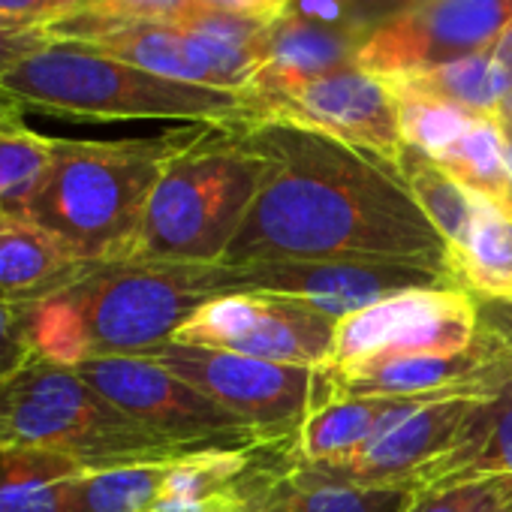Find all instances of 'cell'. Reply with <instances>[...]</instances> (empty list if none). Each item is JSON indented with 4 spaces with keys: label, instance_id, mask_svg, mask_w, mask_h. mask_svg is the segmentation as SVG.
I'll return each mask as SVG.
<instances>
[{
    "label": "cell",
    "instance_id": "obj_3",
    "mask_svg": "<svg viewBox=\"0 0 512 512\" xmlns=\"http://www.w3.org/2000/svg\"><path fill=\"white\" fill-rule=\"evenodd\" d=\"M205 130L208 124H181L142 139H55L25 220L61 238L82 263L127 260L166 163Z\"/></svg>",
    "mask_w": 512,
    "mask_h": 512
},
{
    "label": "cell",
    "instance_id": "obj_27",
    "mask_svg": "<svg viewBox=\"0 0 512 512\" xmlns=\"http://www.w3.org/2000/svg\"><path fill=\"white\" fill-rule=\"evenodd\" d=\"M193 13V0H91L49 22V37L55 43H88L103 34L148 25V22H178Z\"/></svg>",
    "mask_w": 512,
    "mask_h": 512
},
{
    "label": "cell",
    "instance_id": "obj_14",
    "mask_svg": "<svg viewBox=\"0 0 512 512\" xmlns=\"http://www.w3.org/2000/svg\"><path fill=\"white\" fill-rule=\"evenodd\" d=\"M512 25V0H434L377 28L356 64L380 79H404L491 49Z\"/></svg>",
    "mask_w": 512,
    "mask_h": 512
},
{
    "label": "cell",
    "instance_id": "obj_7",
    "mask_svg": "<svg viewBox=\"0 0 512 512\" xmlns=\"http://www.w3.org/2000/svg\"><path fill=\"white\" fill-rule=\"evenodd\" d=\"M148 359L160 362L223 410L247 422L269 446L293 449L314 407L335 395L326 368L263 362L226 350L163 344Z\"/></svg>",
    "mask_w": 512,
    "mask_h": 512
},
{
    "label": "cell",
    "instance_id": "obj_4",
    "mask_svg": "<svg viewBox=\"0 0 512 512\" xmlns=\"http://www.w3.org/2000/svg\"><path fill=\"white\" fill-rule=\"evenodd\" d=\"M269 172L241 127H208L166 163L127 260L220 266Z\"/></svg>",
    "mask_w": 512,
    "mask_h": 512
},
{
    "label": "cell",
    "instance_id": "obj_34",
    "mask_svg": "<svg viewBox=\"0 0 512 512\" xmlns=\"http://www.w3.org/2000/svg\"><path fill=\"white\" fill-rule=\"evenodd\" d=\"M290 4L293 0H193V10L226 13L256 22H278L281 16H287Z\"/></svg>",
    "mask_w": 512,
    "mask_h": 512
},
{
    "label": "cell",
    "instance_id": "obj_40",
    "mask_svg": "<svg viewBox=\"0 0 512 512\" xmlns=\"http://www.w3.org/2000/svg\"><path fill=\"white\" fill-rule=\"evenodd\" d=\"M85 4H91V0H82V7H85Z\"/></svg>",
    "mask_w": 512,
    "mask_h": 512
},
{
    "label": "cell",
    "instance_id": "obj_10",
    "mask_svg": "<svg viewBox=\"0 0 512 512\" xmlns=\"http://www.w3.org/2000/svg\"><path fill=\"white\" fill-rule=\"evenodd\" d=\"M479 338V302L458 287L407 290L365 311L338 320L326 371H347L365 362L464 353Z\"/></svg>",
    "mask_w": 512,
    "mask_h": 512
},
{
    "label": "cell",
    "instance_id": "obj_25",
    "mask_svg": "<svg viewBox=\"0 0 512 512\" xmlns=\"http://www.w3.org/2000/svg\"><path fill=\"white\" fill-rule=\"evenodd\" d=\"M437 163L473 193L509 208L512 181L506 172V136L494 118H476Z\"/></svg>",
    "mask_w": 512,
    "mask_h": 512
},
{
    "label": "cell",
    "instance_id": "obj_39",
    "mask_svg": "<svg viewBox=\"0 0 512 512\" xmlns=\"http://www.w3.org/2000/svg\"><path fill=\"white\" fill-rule=\"evenodd\" d=\"M260 509V500H253V503H244V506H238V509H232V512H256Z\"/></svg>",
    "mask_w": 512,
    "mask_h": 512
},
{
    "label": "cell",
    "instance_id": "obj_13",
    "mask_svg": "<svg viewBox=\"0 0 512 512\" xmlns=\"http://www.w3.org/2000/svg\"><path fill=\"white\" fill-rule=\"evenodd\" d=\"M488 398H440L431 401L401 422L383 428L359 452L332 464H293L290 470L302 479L359 485V488H416L431 467L446 458L473 428Z\"/></svg>",
    "mask_w": 512,
    "mask_h": 512
},
{
    "label": "cell",
    "instance_id": "obj_22",
    "mask_svg": "<svg viewBox=\"0 0 512 512\" xmlns=\"http://www.w3.org/2000/svg\"><path fill=\"white\" fill-rule=\"evenodd\" d=\"M416 488H359L338 482L302 479L287 470L266 491L256 512H407Z\"/></svg>",
    "mask_w": 512,
    "mask_h": 512
},
{
    "label": "cell",
    "instance_id": "obj_31",
    "mask_svg": "<svg viewBox=\"0 0 512 512\" xmlns=\"http://www.w3.org/2000/svg\"><path fill=\"white\" fill-rule=\"evenodd\" d=\"M52 43L55 40L49 37L46 22H31V19L0 13V82Z\"/></svg>",
    "mask_w": 512,
    "mask_h": 512
},
{
    "label": "cell",
    "instance_id": "obj_38",
    "mask_svg": "<svg viewBox=\"0 0 512 512\" xmlns=\"http://www.w3.org/2000/svg\"><path fill=\"white\" fill-rule=\"evenodd\" d=\"M497 124L506 136V142H512V94L506 97V103L500 106V115H497Z\"/></svg>",
    "mask_w": 512,
    "mask_h": 512
},
{
    "label": "cell",
    "instance_id": "obj_2",
    "mask_svg": "<svg viewBox=\"0 0 512 512\" xmlns=\"http://www.w3.org/2000/svg\"><path fill=\"white\" fill-rule=\"evenodd\" d=\"M217 296H223L217 266L91 263L64 290L28 305V335L37 356L67 368L148 356Z\"/></svg>",
    "mask_w": 512,
    "mask_h": 512
},
{
    "label": "cell",
    "instance_id": "obj_28",
    "mask_svg": "<svg viewBox=\"0 0 512 512\" xmlns=\"http://www.w3.org/2000/svg\"><path fill=\"white\" fill-rule=\"evenodd\" d=\"M428 4H434V0H293L287 13L302 16L308 22L353 31L365 43L377 28L410 16Z\"/></svg>",
    "mask_w": 512,
    "mask_h": 512
},
{
    "label": "cell",
    "instance_id": "obj_35",
    "mask_svg": "<svg viewBox=\"0 0 512 512\" xmlns=\"http://www.w3.org/2000/svg\"><path fill=\"white\" fill-rule=\"evenodd\" d=\"M82 7V0H0V13L31 19V22H55L61 16H70Z\"/></svg>",
    "mask_w": 512,
    "mask_h": 512
},
{
    "label": "cell",
    "instance_id": "obj_11",
    "mask_svg": "<svg viewBox=\"0 0 512 512\" xmlns=\"http://www.w3.org/2000/svg\"><path fill=\"white\" fill-rule=\"evenodd\" d=\"M338 320L278 296L235 293L205 302L178 332L175 344L226 350L263 362L326 368Z\"/></svg>",
    "mask_w": 512,
    "mask_h": 512
},
{
    "label": "cell",
    "instance_id": "obj_17",
    "mask_svg": "<svg viewBox=\"0 0 512 512\" xmlns=\"http://www.w3.org/2000/svg\"><path fill=\"white\" fill-rule=\"evenodd\" d=\"M88 266L43 226L0 214V302L34 305L64 290Z\"/></svg>",
    "mask_w": 512,
    "mask_h": 512
},
{
    "label": "cell",
    "instance_id": "obj_20",
    "mask_svg": "<svg viewBox=\"0 0 512 512\" xmlns=\"http://www.w3.org/2000/svg\"><path fill=\"white\" fill-rule=\"evenodd\" d=\"M488 476H512V389L485 401L470 434L431 467L419 488L461 485Z\"/></svg>",
    "mask_w": 512,
    "mask_h": 512
},
{
    "label": "cell",
    "instance_id": "obj_12",
    "mask_svg": "<svg viewBox=\"0 0 512 512\" xmlns=\"http://www.w3.org/2000/svg\"><path fill=\"white\" fill-rule=\"evenodd\" d=\"M253 124H290L374 151L395 163L404 148L401 103L389 79L359 64L302 82L250 106Z\"/></svg>",
    "mask_w": 512,
    "mask_h": 512
},
{
    "label": "cell",
    "instance_id": "obj_9",
    "mask_svg": "<svg viewBox=\"0 0 512 512\" xmlns=\"http://www.w3.org/2000/svg\"><path fill=\"white\" fill-rule=\"evenodd\" d=\"M217 278L223 296L260 293L293 299L332 320H344L407 290L458 287L449 272L395 260H284L238 269L217 266Z\"/></svg>",
    "mask_w": 512,
    "mask_h": 512
},
{
    "label": "cell",
    "instance_id": "obj_1",
    "mask_svg": "<svg viewBox=\"0 0 512 512\" xmlns=\"http://www.w3.org/2000/svg\"><path fill=\"white\" fill-rule=\"evenodd\" d=\"M241 130L272 157V172L220 266L395 260L452 275L443 235L428 223L392 160L290 124Z\"/></svg>",
    "mask_w": 512,
    "mask_h": 512
},
{
    "label": "cell",
    "instance_id": "obj_29",
    "mask_svg": "<svg viewBox=\"0 0 512 512\" xmlns=\"http://www.w3.org/2000/svg\"><path fill=\"white\" fill-rule=\"evenodd\" d=\"M401 103V136L404 145L419 148L428 157H440L479 115H470L452 103L431 100L422 94H407L395 91Z\"/></svg>",
    "mask_w": 512,
    "mask_h": 512
},
{
    "label": "cell",
    "instance_id": "obj_36",
    "mask_svg": "<svg viewBox=\"0 0 512 512\" xmlns=\"http://www.w3.org/2000/svg\"><path fill=\"white\" fill-rule=\"evenodd\" d=\"M491 61H494V73L503 91V103L512 94V25L500 34V40L491 46Z\"/></svg>",
    "mask_w": 512,
    "mask_h": 512
},
{
    "label": "cell",
    "instance_id": "obj_32",
    "mask_svg": "<svg viewBox=\"0 0 512 512\" xmlns=\"http://www.w3.org/2000/svg\"><path fill=\"white\" fill-rule=\"evenodd\" d=\"M34 356L37 353L28 335V305L0 302V383L25 368Z\"/></svg>",
    "mask_w": 512,
    "mask_h": 512
},
{
    "label": "cell",
    "instance_id": "obj_8",
    "mask_svg": "<svg viewBox=\"0 0 512 512\" xmlns=\"http://www.w3.org/2000/svg\"><path fill=\"white\" fill-rule=\"evenodd\" d=\"M76 371L127 416L187 449L205 452L269 446L247 422L148 356L94 359Z\"/></svg>",
    "mask_w": 512,
    "mask_h": 512
},
{
    "label": "cell",
    "instance_id": "obj_26",
    "mask_svg": "<svg viewBox=\"0 0 512 512\" xmlns=\"http://www.w3.org/2000/svg\"><path fill=\"white\" fill-rule=\"evenodd\" d=\"M52 145L55 136H43L22 121H0V214H28L52 166Z\"/></svg>",
    "mask_w": 512,
    "mask_h": 512
},
{
    "label": "cell",
    "instance_id": "obj_5",
    "mask_svg": "<svg viewBox=\"0 0 512 512\" xmlns=\"http://www.w3.org/2000/svg\"><path fill=\"white\" fill-rule=\"evenodd\" d=\"M28 109L76 121H181L250 127L244 94L163 79L76 43H52L0 82Z\"/></svg>",
    "mask_w": 512,
    "mask_h": 512
},
{
    "label": "cell",
    "instance_id": "obj_30",
    "mask_svg": "<svg viewBox=\"0 0 512 512\" xmlns=\"http://www.w3.org/2000/svg\"><path fill=\"white\" fill-rule=\"evenodd\" d=\"M512 503V476L419 488L407 512H497Z\"/></svg>",
    "mask_w": 512,
    "mask_h": 512
},
{
    "label": "cell",
    "instance_id": "obj_23",
    "mask_svg": "<svg viewBox=\"0 0 512 512\" xmlns=\"http://www.w3.org/2000/svg\"><path fill=\"white\" fill-rule=\"evenodd\" d=\"M175 461L85 470L70 479L67 512H148L163 494Z\"/></svg>",
    "mask_w": 512,
    "mask_h": 512
},
{
    "label": "cell",
    "instance_id": "obj_21",
    "mask_svg": "<svg viewBox=\"0 0 512 512\" xmlns=\"http://www.w3.org/2000/svg\"><path fill=\"white\" fill-rule=\"evenodd\" d=\"M85 470L55 452L0 446V512H67L70 479Z\"/></svg>",
    "mask_w": 512,
    "mask_h": 512
},
{
    "label": "cell",
    "instance_id": "obj_18",
    "mask_svg": "<svg viewBox=\"0 0 512 512\" xmlns=\"http://www.w3.org/2000/svg\"><path fill=\"white\" fill-rule=\"evenodd\" d=\"M395 166H398L410 196L416 199V205L428 217V223L443 235L449 256L455 250H461L467 244L473 226H476V217H479L485 196L464 187L434 157L422 154L413 145H404L398 151Z\"/></svg>",
    "mask_w": 512,
    "mask_h": 512
},
{
    "label": "cell",
    "instance_id": "obj_24",
    "mask_svg": "<svg viewBox=\"0 0 512 512\" xmlns=\"http://www.w3.org/2000/svg\"><path fill=\"white\" fill-rule=\"evenodd\" d=\"M392 88L407 91V94H422L431 100H443L470 115L494 118V121L503 106V91H500V82L494 73L491 49L464 55L458 61L440 64V67L416 73V76L395 79Z\"/></svg>",
    "mask_w": 512,
    "mask_h": 512
},
{
    "label": "cell",
    "instance_id": "obj_33",
    "mask_svg": "<svg viewBox=\"0 0 512 512\" xmlns=\"http://www.w3.org/2000/svg\"><path fill=\"white\" fill-rule=\"evenodd\" d=\"M479 335L494 347L512 389V302H479Z\"/></svg>",
    "mask_w": 512,
    "mask_h": 512
},
{
    "label": "cell",
    "instance_id": "obj_6",
    "mask_svg": "<svg viewBox=\"0 0 512 512\" xmlns=\"http://www.w3.org/2000/svg\"><path fill=\"white\" fill-rule=\"evenodd\" d=\"M0 446L43 449L88 470L193 455L103 398L76 368L34 356L0 383Z\"/></svg>",
    "mask_w": 512,
    "mask_h": 512
},
{
    "label": "cell",
    "instance_id": "obj_15",
    "mask_svg": "<svg viewBox=\"0 0 512 512\" xmlns=\"http://www.w3.org/2000/svg\"><path fill=\"white\" fill-rule=\"evenodd\" d=\"M359 46L362 40L353 31L308 22L302 16L287 13L272 25V43H269V58L263 70L250 79V85L241 94L247 106H253L266 97L284 94L302 82L353 67Z\"/></svg>",
    "mask_w": 512,
    "mask_h": 512
},
{
    "label": "cell",
    "instance_id": "obj_16",
    "mask_svg": "<svg viewBox=\"0 0 512 512\" xmlns=\"http://www.w3.org/2000/svg\"><path fill=\"white\" fill-rule=\"evenodd\" d=\"M440 401L434 395H332L305 419L296 443L293 464H332L359 452L383 428L401 422L413 410Z\"/></svg>",
    "mask_w": 512,
    "mask_h": 512
},
{
    "label": "cell",
    "instance_id": "obj_37",
    "mask_svg": "<svg viewBox=\"0 0 512 512\" xmlns=\"http://www.w3.org/2000/svg\"><path fill=\"white\" fill-rule=\"evenodd\" d=\"M22 115H25V106L0 88V121H22Z\"/></svg>",
    "mask_w": 512,
    "mask_h": 512
},
{
    "label": "cell",
    "instance_id": "obj_19",
    "mask_svg": "<svg viewBox=\"0 0 512 512\" xmlns=\"http://www.w3.org/2000/svg\"><path fill=\"white\" fill-rule=\"evenodd\" d=\"M452 275L476 302H512V211L482 199L476 226L452 253Z\"/></svg>",
    "mask_w": 512,
    "mask_h": 512
}]
</instances>
